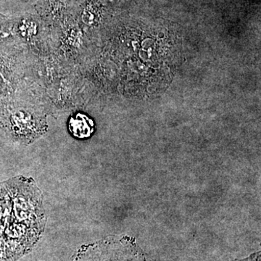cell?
Returning <instances> with one entry per match:
<instances>
[{"mask_svg":"<svg viewBox=\"0 0 261 261\" xmlns=\"http://www.w3.org/2000/svg\"><path fill=\"white\" fill-rule=\"evenodd\" d=\"M42 194L32 178L0 183V261H16L32 250L46 224Z\"/></svg>","mask_w":261,"mask_h":261,"instance_id":"cell-1","label":"cell"},{"mask_svg":"<svg viewBox=\"0 0 261 261\" xmlns=\"http://www.w3.org/2000/svg\"><path fill=\"white\" fill-rule=\"evenodd\" d=\"M94 122L87 115L79 113L71 117L68 128L73 137L78 139L89 138L94 130Z\"/></svg>","mask_w":261,"mask_h":261,"instance_id":"cell-3","label":"cell"},{"mask_svg":"<svg viewBox=\"0 0 261 261\" xmlns=\"http://www.w3.org/2000/svg\"><path fill=\"white\" fill-rule=\"evenodd\" d=\"M73 261L149 260L133 238L110 236L81 247Z\"/></svg>","mask_w":261,"mask_h":261,"instance_id":"cell-2","label":"cell"},{"mask_svg":"<svg viewBox=\"0 0 261 261\" xmlns=\"http://www.w3.org/2000/svg\"><path fill=\"white\" fill-rule=\"evenodd\" d=\"M234 261H260V252H256L253 255H250L247 258L243 259V260H239Z\"/></svg>","mask_w":261,"mask_h":261,"instance_id":"cell-4","label":"cell"}]
</instances>
